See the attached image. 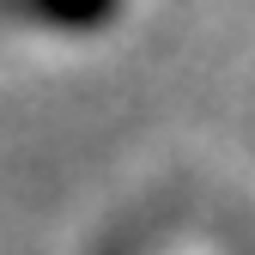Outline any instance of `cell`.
Here are the masks:
<instances>
[{"mask_svg": "<svg viewBox=\"0 0 255 255\" xmlns=\"http://www.w3.org/2000/svg\"><path fill=\"white\" fill-rule=\"evenodd\" d=\"M12 18H30L43 30H98L116 18L122 0H0Z\"/></svg>", "mask_w": 255, "mask_h": 255, "instance_id": "cell-1", "label": "cell"}]
</instances>
